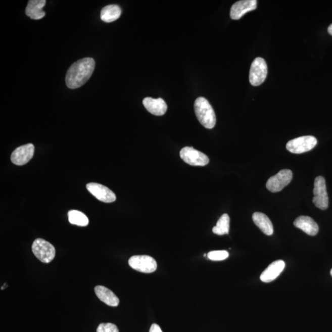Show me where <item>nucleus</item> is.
<instances>
[{"label":"nucleus","instance_id":"nucleus-1","mask_svg":"<svg viewBox=\"0 0 332 332\" xmlns=\"http://www.w3.org/2000/svg\"><path fill=\"white\" fill-rule=\"evenodd\" d=\"M95 61L92 58L80 59L71 65L65 76V83L71 89H77L89 80L94 71Z\"/></svg>","mask_w":332,"mask_h":332},{"label":"nucleus","instance_id":"nucleus-2","mask_svg":"<svg viewBox=\"0 0 332 332\" xmlns=\"http://www.w3.org/2000/svg\"><path fill=\"white\" fill-rule=\"evenodd\" d=\"M195 112L200 123L207 129L214 128L216 116L211 105L206 99L200 97L195 102Z\"/></svg>","mask_w":332,"mask_h":332},{"label":"nucleus","instance_id":"nucleus-3","mask_svg":"<svg viewBox=\"0 0 332 332\" xmlns=\"http://www.w3.org/2000/svg\"><path fill=\"white\" fill-rule=\"evenodd\" d=\"M32 249L33 254L42 263H50L56 256L55 247L40 238L34 241Z\"/></svg>","mask_w":332,"mask_h":332},{"label":"nucleus","instance_id":"nucleus-4","mask_svg":"<svg viewBox=\"0 0 332 332\" xmlns=\"http://www.w3.org/2000/svg\"><path fill=\"white\" fill-rule=\"evenodd\" d=\"M317 143V139L314 136H302L289 141L286 145V149L295 154H301L313 149Z\"/></svg>","mask_w":332,"mask_h":332},{"label":"nucleus","instance_id":"nucleus-5","mask_svg":"<svg viewBox=\"0 0 332 332\" xmlns=\"http://www.w3.org/2000/svg\"><path fill=\"white\" fill-rule=\"evenodd\" d=\"M268 68L262 58H257L252 62L249 73V81L252 86H258L265 81L267 76Z\"/></svg>","mask_w":332,"mask_h":332},{"label":"nucleus","instance_id":"nucleus-6","mask_svg":"<svg viewBox=\"0 0 332 332\" xmlns=\"http://www.w3.org/2000/svg\"><path fill=\"white\" fill-rule=\"evenodd\" d=\"M180 158L190 166H204L209 163L208 156L204 153L195 150L194 148L185 147L180 152Z\"/></svg>","mask_w":332,"mask_h":332},{"label":"nucleus","instance_id":"nucleus-7","mask_svg":"<svg viewBox=\"0 0 332 332\" xmlns=\"http://www.w3.org/2000/svg\"><path fill=\"white\" fill-rule=\"evenodd\" d=\"M313 202L317 208L326 210L328 206V197L326 188L325 180L319 176L314 180Z\"/></svg>","mask_w":332,"mask_h":332},{"label":"nucleus","instance_id":"nucleus-8","mask_svg":"<svg viewBox=\"0 0 332 332\" xmlns=\"http://www.w3.org/2000/svg\"><path fill=\"white\" fill-rule=\"evenodd\" d=\"M129 265L135 270L144 273H152L157 269V262L149 255H134L129 258Z\"/></svg>","mask_w":332,"mask_h":332},{"label":"nucleus","instance_id":"nucleus-9","mask_svg":"<svg viewBox=\"0 0 332 332\" xmlns=\"http://www.w3.org/2000/svg\"><path fill=\"white\" fill-rule=\"evenodd\" d=\"M293 174L289 169H283L277 174L272 176L266 182V188L272 193L282 191L291 182Z\"/></svg>","mask_w":332,"mask_h":332},{"label":"nucleus","instance_id":"nucleus-10","mask_svg":"<svg viewBox=\"0 0 332 332\" xmlns=\"http://www.w3.org/2000/svg\"><path fill=\"white\" fill-rule=\"evenodd\" d=\"M86 188L93 197L102 202L111 203L114 202L116 200L114 193L103 184L89 183L86 184Z\"/></svg>","mask_w":332,"mask_h":332},{"label":"nucleus","instance_id":"nucleus-11","mask_svg":"<svg viewBox=\"0 0 332 332\" xmlns=\"http://www.w3.org/2000/svg\"><path fill=\"white\" fill-rule=\"evenodd\" d=\"M35 147L32 144L24 145L16 149L11 155V160L16 165L23 166L33 157Z\"/></svg>","mask_w":332,"mask_h":332},{"label":"nucleus","instance_id":"nucleus-12","mask_svg":"<svg viewBox=\"0 0 332 332\" xmlns=\"http://www.w3.org/2000/svg\"><path fill=\"white\" fill-rule=\"evenodd\" d=\"M257 5V0H243L235 3L231 8V18L233 20L240 19L246 13L256 10Z\"/></svg>","mask_w":332,"mask_h":332},{"label":"nucleus","instance_id":"nucleus-13","mask_svg":"<svg viewBox=\"0 0 332 332\" xmlns=\"http://www.w3.org/2000/svg\"><path fill=\"white\" fill-rule=\"evenodd\" d=\"M285 266L286 263L283 260L275 261L264 270L261 274L260 280L266 283L273 281L281 273Z\"/></svg>","mask_w":332,"mask_h":332},{"label":"nucleus","instance_id":"nucleus-14","mask_svg":"<svg viewBox=\"0 0 332 332\" xmlns=\"http://www.w3.org/2000/svg\"><path fill=\"white\" fill-rule=\"evenodd\" d=\"M143 104L148 112L156 116L164 115L167 110L166 102L161 98H146L144 99Z\"/></svg>","mask_w":332,"mask_h":332},{"label":"nucleus","instance_id":"nucleus-15","mask_svg":"<svg viewBox=\"0 0 332 332\" xmlns=\"http://www.w3.org/2000/svg\"><path fill=\"white\" fill-rule=\"evenodd\" d=\"M294 225L297 228L302 229L305 233L316 235L319 232V226L313 218L308 216H300L294 221Z\"/></svg>","mask_w":332,"mask_h":332},{"label":"nucleus","instance_id":"nucleus-16","mask_svg":"<svg viewBox=\"0 0 332 332\" xmlns=\"http://www.w3.org/2000/svg\"><path fill=\"white\" fill-rule=\"evenodd\" d=\"M46 2L45 0H30L25 9V14L32 19L39 20L44 18L46 13L42 10Z\"/></svg>","mask_w":332,"mask_h":332},{"label":"nucleus","instance_id":"nucleus-17","mask_svg":"<svg viewBox=\"0 0 332 332\" xmlns=\"http://www.w3.org/2000/svg\"><path fill=\"white\" fill-rule=\"evenodd\" d=\"M94 291L99 300L106 303V305L116 307L120 303V300H119L118 297L106 287L102 286H96Z\"/></svg>","mask_w":332,"mask_h":332},{"label":"nucleus","instance_id":"nucleus-18","mask_svg":"<svg viewBox=\"0 0 332 332\" xmlns=\"http://www.w3.org/2000/svg\"><path fill=\"white\" fill-rule=\"evenodd\" d=\"M252 219L255 225H257L264 234L267 235L273 234V225L267 215L261 212H255L252 215Z\"/></svg>","mask_w":332,"mask_h":332},{"label":"nucleus","instance_id":"nucleus-19","mask_svg":"<svg viewBox=\"0 0 332 332\" xmlns=\"http://www.w3.org/2000/svg\"><path fill=\"white\" fill-rule=\"evenodd\" d=\"M121 15V8L116 5H110L106 6L102 10L101 18L102 21L110 23L120 18Z\"/></svg>","mask_w":332,"mask_h":332},{"label":"nucleus","instance_id":"nucleus-20","mask_svg":"<svg viewBox=\"0 0 332 332\" xmlns=\"http://www.w3.org/2000/svg\"><path fill=\"white\" fill-rule=\"evenodd\" d=\"M229 223H230V218L228 215L225 214L221 215L217 221L216 226L213 228V232L219 235L228 234L229 231Z\"/></svg>","mask_w":332,"mask_h":332},{"label":"nucleus","instance_id":"nucleus-21","mask_svg":"<svg viewBox=\"0 0 332 332\" xmlns=\"http://www.w3.org/2000/svg\"><path fill=\"white\" fill-rule=\"evenodd\" d=\"M69 222L73 225L86 226L89 224V219L86 215L80 211L72 210L68 213Z\"/></svg>","mask_w":332,"mask_h":332},{"label":"nucleus","instance_id":"nucleus-22","mask_svg":"<svg viewBox=\"0 0 332 332\" xmlns=\"http://www.w3.org/2000/svg\"><path fill=\"white\" fill-rule=\"evenodd\" d=\"M229 257V253L226 251H214L209 252L208 257L212 261H222Z\"/></svg>","mask_w":332,"mask_h":332},{"label":"nucleus","instance_id":"nucleus-23","mask_svg":"<svg viewBox=\"0 0 332 332\" xmlns=\"http://www.w3.org/2000/svg\"><path fill=\"white\" fill-rule=\"evenodd\" d=\"M97 332H119L117 326L112 323H102L98 326Z\"/></svg>","mask_w":332,"mask_h":332},{"label":"nucleus","instance_id":"nucleus-24","mask_svg":"<svg viewBox=\"0 0 332 332\" xmlns=\"http://www.w3.org/2000/svg\"><path fill=\"white\" fill-rule=\"evenodd\" d=\"M149 332H163L160 326H159L157 323H153L150 327Z\"/></svg>","mask_w":332,"mask_h":332},{"label":"nucleus","instance_id":"nucleus-25","mask_svg":"<svg viewBox=\"0 0 332 332\" xmlns=\"http://www.w3.org/2000/svg\"><path fill=\"white\" fill-rule=\"evenodd\" d=\"M328 32L332 36V24L328 28Z\"/></svg>","mask_w":332,"mask_h":332},{"label":"nucleus","instance_id":"nucleus-26","mask_svg":"<svg viewBox=\"0 0 332 332\" xmlns=\"http://www.w3.org/2000/svg\"><path fill=\"white\" fill-rule=\"evenodd\" d=\"M330 274H331V276H332V269H331V271H330Z\"/></svg>","mask_w":332,"mask_h":332}]
</instances>
